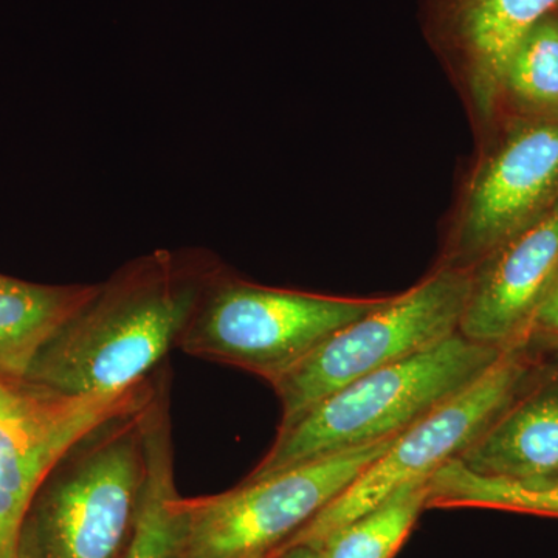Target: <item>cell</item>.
I'll return each instance as SVG.
<instances>
[{"mask_svg": "<svg viewBox=\"0 0 558 558\" xmlns=\"http://www.w3.org/2000/svg\"><path fill=\"white\" fill-rule=\"evenodd\" d=\"M216 271L171 252L132 260L40 348L22 380L68 396L148 380L179 347Z\"/></svg>", "mask_w": 558, "mask_h": 558, "instance_id": "obj_1", "label": "cell"}, {"mask_svg": "<svg viewBox=\"0 0 558 558\" xmlns=\"http://www.w3.org/2000/svg\"><path fill=\"white\" fill-rule=\"evenodd\" d=\"M502 352L457 332L366 374L323 399L289 427L278 428L270 450L244 481L396 438L480 379Z\"/></svg>", "mask_w": 558, "mask_h": 558, "instance_id": "obj_2", "label": "cell"}, {"mask_svg": "<svg viewBox=\"0 0 558 558\" xmlns=\"http://www.w3.org/2000/svg\"><path fill=\"white\" fill-rule=\"evenodd\" d=\"M146 405L98 425L51 469L22 523L21 558H124L146 478Z\"/></svg>", "mask_w": 558, "mask_h": 558, "instance_id": "obj_3", "label": "cell"}, {"mask_svg": "<svg viewBox=\"0 0 558 558\" xmlns=\"http://www.w3.org/2000/svg\"><path fill=\"white\" fill-rule=\"evenodd\" d=\"M387 300L269 289L216 271L178 348L193 357L256 374L271 385L337 330Z\"/></svg>", "mask_w": 558, "mask_h": 558, "instance_id": "obj_4", "label": "cell"}, {"mask_svg": "<svg viewBox=\"0 0 558 558\" xmlns=\"http://www.w3.org/2000/svg\"><path fill=\"white\" fill-rule=\"evenodd\" d=\"M396 438L242 481L223 494L179 495L174 508L183 558H266L339 497Z\"/></svg>", "mask_w": 558, "mask_h": 558, "instance_id": "obj_5", "label": "cell"}, {"mask_svg": "<svg viewBox=\"0 0 558 558\" xmlns=\"http://www.w3.org/2000/svg\"><path fill=\"white\" fill-rule=\"evenodd\" d=\"M469 292L470 270L447 266L337 330L271 384L281 403L279 428L289 427L351 381L454 336Z\"/></svg>", "mask_w": 558, "mask_h": 558, "instance_id": "obj_6", "label": "cell"}, {"mask_svg": "<svg viewBox=\"0 0 558 558\" xmlns=\"http://www.w3.org/2000/svg\"><path fill=\"white\" fill-rule=\"evenodd\" d=\"M531 374L524 343L506 349L480 379L399 435L339 497L279 548L317 543L376 508L403 484L432 478L486 433L524 388Z\"/></svg>", "mask_w": 558, "mask_h": 558, "instance_id": "obj_7", "label": "cell"}, {"mask_svg": "<svg viewBox=\"0 0 558 558\" xmlns=\"http://www.w3.org/2000/svg\"><path fill=\"white\" fill-rule=\"evenodd\" d=\"M156 384L157 371L123 391L68 396L0 377V553L16 545L33 498L58 461L98 425L145 407Z\"/></svg>", "mask_w": 558, "mask_h": 558, "instance_id": "obj_8", "label": "cell"}, {"mask_svg": "<svg viewBox=\"0 0 558 558\" xmlns=\"http://www.w3.org/2000/svg\"><path fill=\"white\" fill-rule=\"evenodd\" d=\"M557 271L558 193L470 270L459 332L501 351L523 344Z\"/></svg>", "mask_w": 558, "mask_h": 558, "instance_id": "obj_9", "label": "cell"}, {"mask_svg": "<svg viewBox=\"0 0 558 558\" xmlns=\"http://www.w3.org/2000/svg\"><path fill=\"white\" fill-rule=\"evenodd\" d=\"M558 193V121L517 132L492 157L470 193L457 238L469 270L535 218Z\"/></svg>", "mask_w": 558, "mask_h": 558, "instance_id": "obj_10", "label": "cell"}, {"mask_svg": "<svg viewBox=\"0 0 558 558\" xmlns=\"http://www.w3.org/2000/svg\"><path fill=\"white\" fill-rule=\"evenodd\" d=\"M526 385L458 459L464 468L478 475L512 480L557 475L558 369L532 387Z\"/></svg>", "mask_w": 558, "mask_h": 558, "instance_id": "obj_11", "label": "cell"}, {"mask_svg": "<svg viewBox=\"0 0 558 558\" xmlns=\"http://www.w3.org/2000/svg\"><path fill=\"white\" fill-rule=\"evenodd\" d=\"M171 374L157 377L145 409L146 478L137 520L124 558H183L182 529L174 501L179 497L172 447Z\"/></svg>", "mask_w": 558, "mask_h": 558, "instance_id": "obj_12", "label": "cell"}, {"mask_svg": "<svg viewBox=\"0 0 558 558\" xmlns=\"http://www.w3.org/2000/svg\"><path fill=\"white\" fill-rule=\"evenodd\" d=\"M98 289L100 284H36L0 274V377L24 379L40 348Z\"/></svg>", "mask_w": 558, "mask_h": 558, "instance_id": "obj_13", "label": "cell"}, {"mask_svg": "<svg viewBox=\"0 0 558 558\" xmlns=\"http://www.w3.org/2000/svg\"><path fill=\"white\" fill-rule=\"evenodd\" d=\"M557 11L558 0H453L454 33L484 101L501 86L517 44Z\"/></svg>", "mask_w": 558, "mask_h": 558, "instance_id": "obj_14", "label": "cell"}, {"mask_svg": "<svg viewBox=\"0 0 558 558\" xmlns=\"http://www.w3.org/2000/svg\"><path fill=\"white\" fill-rule=\"evenodd\" d=\"M480 508L558 517V473L512 480L478 475L454 459L429 478L427 509Z\"/></svg>", "mask_w": 558, "mask_h": 558, "instance_id": "obj_15", "label": "cell"}, {"mask_svg": "<svg viewBox=\"0 0 558 558\" xmlns=\"http://www.w3.org/2000/svg\"><path fill=\"white\" fill-rule=\"evenodd\" d=\"M429 478L411 481L317 543L326 558H392L427 509Z\"/></svg>", "mask_w": 558, "mask_h": 558, "instance_id": "obj_16", "label": "cell"}, {"mask_svg": "<svg viewBox=\"0 0 558 558\" xmlns=\"http://www.w3.org/2000/svg\"><path fill=\"white\" fill-rule=\"evenodd\" d=\"M515 97L537 108H558V11L517 44L502 75Z\"/></svg>", "mask_w": 558, "mask_h": 558, "instance_id": "obj_17", "label": "cell"}, {"mask_svg": "<svg viewBox=\"0 0 558 558\" xmlns=\"http://www.w3.org/2000/svg\"><path fill=\"white\" fill-rule=\"evenodd\" d=\"M531 330L558 340V271L532 322Z\"/></svg>", "mask_w": 558, "mask_h": 558, "instance_id": "obj_18", "label": "cell"}, {"mask_svg": "<svg viewBox=\"0 0 558 558\" xmlns=\"http://www.w3.org/2000/svg\"><path fill=\"white\" fill-rule=\"evenodd\" d=\"M266 558H326L322 550L311 545H295L279 548Z\"/></svg>", "mask_w": 558, "mask_h": 558, "instance_id": "obj_19", "label": "cell"}, {"mask_svg": "<svg viewBox=\"0 0 558 558\" xmlns=\"http://www.w3.org/2000/svg\"><path fill=\"white\" fill-rule=\"evenodd\" d=\"M0 558H21L20 550H17V543L16 545L10 546V548L3 549L2 553H0Z\"/></svg>", "mask_w": 558, "mask_h": 558, "instance_id": "obj_20", "label": "cell"}]
</instances>
